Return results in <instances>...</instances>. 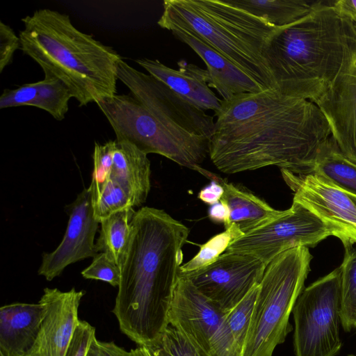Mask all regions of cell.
<instances>
[{"label":"cell","mask_w":356,"mask_h":356,"mask_svg":"<svg viewBox=\"0 0 356 356\" xmlns=\"http://www.w3.org/2000/svg\"><path fill=\"white\" fill-rule=\"evenodd\" d=\"M354 24V27H355V31H356V23H353Z\"/></svg>","instance_id":"obj_42"},{"label":"cell","mask_w":356,"mask_h":356,"mask_svg":"<svg viewBox=\"0 0 356 356\" xmlns=\"http://www.w3.org/2000/svg\"><path fill=\"white\" fill-rule=\"evenodd\" d=\"M333 8L341 16L356 23V0H334Z\"/></svg>","instance_id":"obj_38"},{"label":"cell","mask_w":356,"mask_h":356,"mask_svg":"<svg viewBox=\"0 0 356 356\" xmlns=\"http://www.w3.org/2000/svg\"><path fill=\"white\" fill-rule=\"evenodd\" d=\"M266 265L259 259L225 252L202 269L181 273L222 311L228 313L260 283Z\"/></svg>","instance_id":"obj_11"},{"label":"cell","mask_w":356,"mask_h":356,"mask_svg":"<svg viewBox=\"0 0 356 356\" xmlns=\"http://www.w3.org/2000/svg\"><path fill=\"white\" fill-rule=\"evenodd\" d=\"M348 356H356V353L355 354H349Z\"/></svg>","instance_id":"obj_41"},{"label":"cell","mask_w":356,"mask_h":356,"mask_svg":"<svg viewBox=\"0 0 356 356\" xmlns=\"http://www.w3.org/2000/svg\"><path fill=\"white\" fill-rule=\"evenodd\" d=\"M136 348L141 356H210L170 325L159 337Z\"/></svg>","instance_id":"obj_24"},{"label":"cell","mask_w":356,"mask_h":356,"mask_svg":"<svg viewBox=\"0 0 356 356\" xmlns=\"http://www.w3.org/2000/svg\"><path fill=\"white\" fill-rule=\"evenodd\" d=\"M340 266L303 289L292 313L296 356H335L342 346Z\"/></svg>","instance_id":"obj_8"},{"label":"cell","mask_w":356,"mask_h":356,"mask_svg":"<svg viewBox=\"0 0 356 356\" xmlns=\"http://www.w3.org/2000/svg\"><path fill=\"white\" fill-rule=\"evenodd\" d=\"M208 216L211 220L218 223H228L229 218V210L222 200H220L213 204L210 205L208 210Z\"/></svg>","instance_id":"obj_37"},{"label":"cell","mask_w":356,"mask_h":356,"mask_svg":"<svg viewBox=\"0 0 356 356\" xmlns=\"http://www.w3.org/2000/svg\"><path fill=\"white\" fill-rule=\"evenodd\" d=\"M86 279L100 280L118 286L120 282V268L104 253H98L87 268L81 271Z\"/></svg>","instance_id":"obj_31"},{"label":"cell","mask_w":356,"mask_h":356,"mask_svg":"<svg viewBox=\"0 0 356 356\" xmlns=\"http://www.w3.org/2000/svg\"><path fill=\"white\" fill-rule=\"evenodd\" d=\"M88 356H134V354L132 350L127 351L113 341H101L95 338L90 345Z\"/></svg>","instance_id":"obj_35"},{"label":"cell","mask_w":356,"mask_h":356,"mask_svg":"<svg viewBox=\"0 0 356 356\" xmlns=\"http://www.w3.org/2000/svg\"><path fill=\"white\" fill-rule=\"evenodd\" d=\"M334 231L302 205L293 202L284 214L234 241L226 252L251 254L266 266L280 254L297 247H314Z\"/></svg>","instance_id":"obj_10"},{"label":"cell","mask_w":356,"mask_h":356,"mask_svg":"<svg viewBox=\"0 0 356 356\" xmlns=\"http://www.w3.org/2000/svg\"><path fill=\"white\" fill-rule=\"evenodd\" d=\"M214 116L209 156L227 174L272 165L308 174L319 147L331 136L315 103L275 88L222 100Z\"/></svg>","instance_id":"obj_1"},{"label":"cell","mask_w":356,"mask_h":356,"mask_svg":"<svg viewBox=\"0 0 356 356\" xmlns=\"http://www.w3.org/2000/svg\"><path fill=\"white\" fill-rule=\"evenodd\" d=\"M20 49L60 79L79 106L96 104L117 93L122 56L112 47L79 31L68 15L42 8L22 19Z\"/></svg>","instance_id":"obj_3"},{"label":"cell","mask_w":356,"mask_h":356,"mask_svg":"<svg viewBox=\"0 0 356 356\" xmlns=\"http://www.w3.org/2000/svg\"><path fill=\"white\" fill-rule=\"evenodd\" d=\"M258 286H255L234 309L227 314L226 323L234 346L243 356L254 309Z\"/></svg>","instance_id":"obj_28"},{"label":"cell","mask_w":356,"mask_h":356,"mask_svg":"<svg viewBox=\"0 0 356 356\" xmlns=\"http://www.w3.org/2000/svg\"><path fill=\"white\" fill-rule=\"evenodd\" d=\"M37 92V82L24 84L15 89H5L0 97V108L31 106Z\"/></svg>","instance_id":"obj_33"},{"label":"cell","mask_w":356,"mask_h":356,"mask_svg":"<svg viewBox=\"0 0 356 356\" xmlns=\"http://www.w3.org/2000/svg\"><path fill=\"white\" fill-rule=\"evenodd\" d=\"M312 256L307 247L288 250L266 266L259 284L243 356H273L291 332L289 316L303 290Z\"/></svg>","instance_id":"obj_7"},{"label":"cell","mask_w":356,"mask_h":356,"mask_svg":"<svg viewBox=\"0 0 356 356\" xmlns=\"http://www.w3.org/2000/svg\"><path fill=\"white\" fill-rule=\"evenodd\" d=\"M150 175L147 154L130 143L115 140L111 178L123 188L134 207L146 201L151 188Z\"/></svg>","instance_id":"obj_19"},{"label":"cell","mask_w":356,"mask_h":356,"mask_svg":"<svg viewBox=\"0 0 356 356\" xmlns=\"http://www.w3.org/2000/svg\"><path fill=\"white\" fill-rule=\"evenodd\" d=\"M133 207L116 212L100 221V232L95 246L97 253L104 252L120 268L129 250L131 235Z\"/></svg>","instance_id":"obj_23"},{"label":"cell","mask_w":356,"mask_h":356,"mask_svg":"<svg viewBox=\"0 0 356 356\" xmlns=\"http://www.w3.org/2000/svg\"><path fill=\"white\" fill-rule=\"evenodd\" d=\"M45 315V307L17 302L0 309V356H24L33 345Z\"/></svg>","instance_id":"obj_17"},{"label":"cell","mask_w":356,"mask_h":356,"mask_svg":"<svg viewBox=\"0 0 356 356\" xmlns=\"http://www.w3.org/2000/svg\"><path fill=\"white\" fill-rule=\"evenodd\" d=\"M227 314L179 274L168 314L169 325L210 356H241L228 330Z\"/></svg>","instance_id":"obj_9"},{"label":"cell","mask_w":356,"mask_h":356,"mask_svg":"<svg viewBox=\"0 0 356 356\" xmlns=\"http://www.w3.org/2000/svg\"><path fill=\"white\" fill-rule=\"evenodd\" d=\"M21 47L19 35L12 28L0 22V72L13 61L14 53Z\"/></svg>","instance_id":"obj_34"},{"label":"cell","mask_w":356,"mask_h":356,"mask_svg":"<svg viewBox=\"0 0 356 356\" xmlns=\"http://www.w3.org/2000/svg\"><path fill=\"white\" fill-rule=\"evenodd\" d=\"M115 147V140L95 145L92 154L93 170L90 185L92 197L102 191L111 178Z\"/></svg>","instance_id":"obj_30"},{"label":"cell","mask_w":356,"mask_h":356,"mask_svg":"<svg viewBox=\"0 0 356 356\" xmlns=\"http://www.w3.org/2000/svg\"><path fill=\"white\" fill-rule=\"evenodd\" d=\"M136 62L149 74L194 106L214 112L220 108L222 100L210 89L209 74L207 70L185 60L178 61L177 70L168 67L158 60L141 58Z\"/></svg>","instance_id":"obj_16"},{"label":"cell","mask_w":356,"mask_h":356,"mask_svg":"<svg viewBox=\"0 0 356 356\" xmlns=\"http://www.w3.org/2000/svg\"><path fill=\"white\" fill-rule=\"evenodd\" d=\"M189 232L162 209L144 207L134 215L113 312L121 331L138 346L159 337L169 325Z\"/></svg>","instance_id":"obj_2"},{"label":"cell","mask_w":356,"mask_h":356,"mask_svg":"<svg viewBox=\"0 0 356 356\" xmlns=\"http://www.w3.org/2000/svg\"><path fill=\"white\" fill-rule=\"evenodd\" d=\"M84 291L45 288L39 302L45 315L38 337L24 356H65L79 321L78 309Z\"/></svg>","instance_id":"obj_15"},{"label":"cell","mask_w":356,"mask_h":356,"mask_svg":"<svg viewBox=\"0 0 356 356\" xmlns=\"http://www.w3.org/2000/svg\"><path fill=\"white\" fill-rule=\"evenodd\" d=\"M217 178L211 180V182L202 188L197 195V197L205 204L211 205L218 202L224 194V188Z\"/></svg>","instance_id":"obj_36"},{"label":"cell","mask_w":356,"mask_h":356,"mask_svg":"<svg viewBox=\"0 0 356 356\" xmlns=\"http://www.w3.org/2000/svg\"><path fill=\"white\" fill-rule=\"evenodd\" d=\"M163 6L157 22L161 28L197 38L263 90L275 89L264 51L282 28L272 26L228 0H165Z\"/></svg>","instance_id":"obj_5"},{"label":"cell","mask_w":356,"mask_h":356,"mask_svg":"<svg viewBox=\"0 0 356 356\" xmlns=\"http://www.w3.org/2000/svg\"><path fill=\"white\" fill-rule=\"evenodd\" d=\"M72 97L71 91L60 79L44 73V79L37 81V92L31 106L42 109L54 119L62 120L68 111Z\"/></svg>","instance_id":"obj_25"},{"label":"cell","mask_w":356,"mask_h":356,"mask_svg":"<svg viewBox=\"0 0 356 356\" xmlns=\"http://www.w3.org/2000/svg\"><path fill=\"white\" fill-rule=\"evenodd\" d=\"M217 180L225 191L220 200L226 203L229 210V221L225 229L230 225H235L245 234L280 217L286 211L273 209L241 186L227 182L219 177Z\"/></svg>","instance_id":"obj_20"},{"label":"cell","mask_w":356,"mask_h":356,"mask_svg":"<svg viewBox=\"0 0 356 356\" xmlns=\"http://www.w3.org/2000/svg\"><path fill=\"white\" fill-rule=\"evenodd\" d=\"M112 127L116 140L128 142L146 154L161 155L207 176L200 164L209 143L193 135L179 114L165 106L145 107L131 93L97 103Z\"/></svg>","instance_id":"obj_6"},{"label":"cell","mask_w":356,"mask_h":356,"mask_svg":"<svg viewBox=\"0 0 356 356\" xmlns=\"http://www.w3.org/2000/svg\"><path fill=\"white\" fill-rule=\"evenodd\" d=\"M341 268V322L344 331L348 332L356 320V250L345 248Z\"/></svg>","instance_id":"obj_26"},{"label":"cell","mask_w":356,"mask_h":356,"mask_svg":"<svg viewBox=\"0 0 356 356\" xmlns=\"http://www.w3.org/2000/svg\"><path fill=\"white\" fill-rule=\"evenodd\" d=\"M297 202L331 228L345 248L356 243V204L348 194L313 173L295 174L281 170Z\"/></svg>","instance_id":"obj_12"},{"label":"cell","mask_w":356,"mask_h":356,"mask_svg":"<svg viewBox=\"0 0 356 356\" xmlns=\"http://www.w3.org/2000/svg\"><path fill=\"white\" fill-rule=\"evenodd\" d=\"M94 215L100 222L112 214L133 207L130 197L115 180L110 178L102 191L92 197Z\"/></svg>","instance_id":"obj_29"},{"label":"cell","mask_w":356,"mask_h":356,"mask_svg":"<svg viewBox=\"0 0 356 356\" xmlns=\"http://www.w3.org/2000/svg\"><path fill=\"white\" fill-rule=\"evenodd\" d=\"M347 193V192H346ZM348 194V195L350 196V197L353 200V201L355 202V204H356V195H354V194H352V193H347Z\"/></svg>","instance_id":"obj_39"},{"label":"cell","mask_w":356,"mask_h":356,"mask_svg":"<svg viewBox=\"0 0 356 356\" xmlns=\"http://www.w3.org/2000/svg\"><path fill=\"white\" fill-rule=\"evenodd\" d=\"M95 337V328L89 323L79 320L65 356H88Z\"/></svg>","instance_id":"obj_32"},{"label":"cell","mask_w":356,"mask_h":356,"mask_svg":"<svg viewBox=\"0 0 356 356\" xmlns=\"http://www.w3.org/2000/svg\"><path fill=\"white\" fill-rule=\"evenodd\" d=\"M92 203L89 186L67 207L69 220L63 240L53 252L42 254L38 269V274L47 280L59 276L69 265L98 254L95 236L99 222L95 217Z\"/></svg>","instance_id":"obj_14"},{"label":"cell","mask_w":356,"mask_h":356,"mask_svg":"<svg viewBox=\"0 0 356 356\" xmlns=\"http://www.w3.org/2000/svg\"><path fill=\"white\" fill-rule=\"evenodd\" d=\"M133 350V353L134 354V356H141L139 353V352L138 351L137 348H135Z\"/></svg>","instance_id":"obj_40"},{"label":"cell","mask_w":356,"mask_h":356,"mask_svg":"<svg viewBox=\"0 0 356 356\" xmlns=\"http://www.w3.org/2000/svg\"><path fill=\"white\" fill-rule=\"evenodd\" d=\"M172 33L189 46L204 62L209 74V86L214 88L222 100L242 93L264 90L248 74L197 38L179 31Z\"/></svg>","instance_id":"obj_18"},{"label":"cell","mask_w":356,"mask_h":356,"mask_svg":"<svg viewBox=\"0 0 356 356\" xmlns=\"http://www.w3.org/2000/svg\"><path fill=\"white\" fill-rule=\"evenodd\" d=\"M243 235L236 225H230L224 232L212 236L205 243L201 245L199 252L188 262L180 266L179 273H191L209 266L227 251L234 241Z\"/></svg>","instance_id":"obj_27"},{"label":"cell","mask_w":356,"mask_h":356,"mask_svg":"<svg viewBox=\"0 0 356 356\" xmlns=\"http://www.w3.org/2000/svg\"><path fill=\"white\" fill-rule=\"evenodd\" d=\"M309 173L356 195V163L340 150L332 136L319 147Z\"/></svg>","instance_id":"obj_22"},{"label":"cell","mask_w":356,"mask_h":356,"mask_svg":"<svg viewBox=\"0 0 356 356\" xmlns=\"http://www.w3.org/2000/svg\"><path fill=\"white\" fill-rule=\"evenodd\" d=\"M331 0H228L277 28L290 26Z\"/></svg>","instance_id":"obj_21"},{"label":"cell","mask_w":356,"mask_h":356,"mask_svg":"<svg viewBox=\"0 0 356 356\" xmlns=\"http://www.w3.org/2000/svg\"><path fill=\"white\" fill-rule=\"evenodd\" d=\"M354 327H355V328H356V320H355V321Z\"/></svg>","instance_id":"obj_43"},{"label":"cell","mask_w":356,"mask_h":356,"mask_svg":"<svg viewBox=\"0 0 356 356\" xmlns=\"http://www.w3.org/2000/svg\"><path fill=\"white\" fill-rule=\"evenodd\" d=\"M334 2L280 29L270 40L264 58L282 94L316 103L337 75L355 27L335 10Z\"/></svg>","instance_id":"obj_4"},{"label":"cell","mask_w":356,"mask_h":356,"mask_svg":"<svg viewBox=\"0 0 356 356\" xmlns=\"http://www.w3.org/2000/svg\"><path fill=\"white\" fill-rule=\"evenodd\" d=\"M340 150L356 163V31L350 38L342 65L325 93L315 103Z\"/></svg>","instance_id":"obj_13"}]
</instances>
